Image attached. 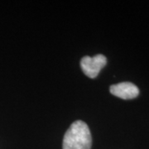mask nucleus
Returning a JSON list of instances; mask_svg holds the SVG:
<instances>
[{
  "label": "nucleus",
  "mask_w": 149,
  "mask_h": 149,
  "mask_svg": "<svg viewBox=\"0 0 149 149\" xmlns=\"http://www.w3.org/2000/svg\"><path fill=\"white\" fill-rule=\"evenodd\" d=\"M92 138L90 128L85 122H74L65 133L63 149H91Z\"/></svg>",
  "instance_id": "f257e3e1"
},
{
  "label": "nucleus",
  "mask_w": 149,
  "mask_h": 149,
  "mask_svg": "<svg viewBox=\"0 0 149 149\" xmlns=\"http://www.w3.org/2000/svg\"><path fill=\"white\" fill-rule=\"evenodd\" d=\"M107 64L106 57L101 55H96L95 56H84L80 61V66L85 75L90 78H95Z\"/></svg>",
  "instance_id": "f03ea898"
},
{
  "label": "nucleus",
  "mask_w": 149,
  "mask_h": 149,
  "mask_svg": "<svg viewBox=\"0 0 149 149\" xmlns=\"http://www.w3.org/2000/svg\"><path fill=\"white\" fill-rule=\"evenodd\" d=\"M109 91L113 95L123 100H132L139 95V88L131 82H121L113 85Z\"/></svg>",
  "instance_id": "7ed1b4c3"
}]
</instances>
